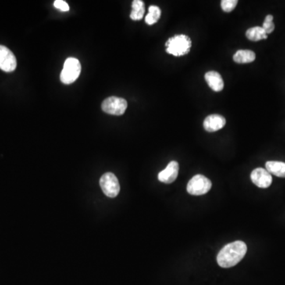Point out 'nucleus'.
<instances>
[{
    "label": "nucleus",
    "mask_w": 285,
    "mask_h": 285,
    "mask_svg": "<svg viewBox=\"0 0 285 285\" xmlns=\"http://www.w3.org/2000/svg\"><path fill=\"white\" fill-rule=\"evenodd\" d=\"M212 188V182L202 175L193 176L188 182L187 192L193 196L206 194Z\"/></svg>",
    "instance_id": "20e7f679"
},
{
    "label": "nucleus",
    "mask_w": 285,
    "mask_h": 285,
    "mask_svg": "<svg viewBox=\"0 0 285 285\" xmlns=\"http://www.w3.org/2000/svg\"><path fill=\"white\" fill-rule=\"evenodd\" d=\"M126 100L118 97H109L104 100L101 104V109L104 112L115 116H122L127 109Z\"/></svg>",
    "instance_id": "39448f33"
},
{
    "label": "nucleus",
    "mask_w": 285,
    "mask_h": 285,
    "mask_svg": "<svg viewBox=\"0 0 285 285\" xmlns=\"http://www.w3.org/2000/svg\"><path fill=\"white\" fill-rule=\"evenodd\" d=\"M265 167L270 175L279 178H285V162L269 161L265 163Z\"/></svg>",
    "instance_id": "f8f14e48"
},
{
    "label": "nucleus",
    "mask_w": 285,
    "mask_h": 285,
    "mask_svg": "<svg viewBox=\"0 0 285 285\" xmlns=\"http://www.w3.org/2000/svg\"><path fill=\"white\" fill-rule=\"evenodd\" d=\"M81 72V65L76 58L70 57L65 61L61 74V80L65 84H72L79 78Z\"/></svg>",
    "instance_id": "7ed1b4c3"
},
{
    "label": "nucleus",
    "mask_w": 285,
    "mask_h": 285,
    "mask_svg": "<svg viewBox=\"0 0 285 285\" xmlns=\"http://www.w3.org/2000/svg\"><path fill=\"white\" fill-rule=\"evenodd\" d=\"M54 7L61 11H69V6L64 0H55L54 2Z\"/></svg>",
    "instance_id": "6ab92c4d"
},
{
    "label": "nucleus",
    "mask_w": 285,
    "mask_h": 285,
    "mask_svg": "<svg viewBox=\"0 0 285 285\" xmlns=\"http://www.w3.org/2000/svg\"><path fill=\"white\" fill-rule=\"evenodd\" d=\"M255 59V53L251 50H239L233 56L234 61L237 64H249Z\"/></svg>",
    "instance_id": "ddd939ff"
},
{
    "label": "nucleus",
    "mask_w": 285,
    "mask_h": 285,
    "mask_svg": "<svg viewBox=\"0 0 285 285\" xmlns=\"http://www.w3.org/2000/svg\"><path fill=\"white\" fill-rule=\"evenodd\" d=\"M272 20H273V16H272V15H267V16L265 17L262 28H263V30H265L267 34L272 33L273 30H274L275 25L274 23L272 22Z\"/></svg>",
    "instance_id": "f3484780"
},
{
    "label": "nucleus",
    "mask_w": 285,
    "mask_h": 285,
    "mask_svg": "<svg viewBox=\"0 0 285 285\" xmlns=\"http://www.w3.org/2000/svg\"><path fill=\"white\" fill-rule=\"evenodd\" d=\"M204 79L206 80L210 88L214 90L215 92H219L223 90L224 83H223L222 76L218 72H213V71L207 72L204 76Z\"/></svg>",
    "instance_id": "9b49d317"
},
{
    "label": "nucleus",
    "mask_w": 285,
    "mask_h": 285,
    "mask_svg": "<svg viewBox=\"0 0 285 285\" xmlns=\"http://www.w3.org/2000/svg\"><path fill=\"white\" fill-rule=\"evenodd\" d=\"M100 186L107 197H116L119 193L121 187L118 178L112 173H105L100 179Z\"/></svg>",
    "instance_id": "423d86ee"
},
{
    "label": "nucleus",
    "mask_w": 285,
    "mask_h": 285,
    "mask_svg": "<svg viewBox=\"0 0 285 285\" xmlns=\"http://www.w3.org/2000/svg\"><path fill=\"white\" fill-rule=\"evenodd\" d=\"M161 17V10L160 8L157 7V6H150L149 9H148V14L145 18V22L147 25L151 26L156 23Z\"/></svg>",
    "instance_id": "dca6fc26"
},
{
    "label": "nucleus",
    "mask_w": 285,
    "mask_h": 285,
    "mask_svg": "<svg viewBox=\"0 0 285 285\" xmlns=\"http://www.w3.org/2000/svg\"><path fill=\"white\" fill-rule=\"evenodd\" d=\"M237 0H223L221 1V8L225 12H231L237 6Z\"/></svg>",
    "instance_id": "a211bd4d"
},
{
    "label": "nucleus",
    "mask_w": 285,
    "mask_h": 285,
    "mask_svg": "<svg viewBox=\"0 0 285 285\" xmlns=\"http://www.w3.org/2000/svg\"><path fill=\"white\" fill-rule=\"evenodd\" d=\"M132 12L130 18L134 21L141 20L145 13V6L144 3L141 0H134L132 4Z\"/></svg>",
    "instance_id": "4468645a"
},
{
    "label": "nucleus",
    "mask_w": 285,
    "mask_h": 285,
    "mask_svg": "<svg viewBox=\"0 0 285 285\" xmlns=\"http://www.w3.org/2000/svg\"><path fill=\"white\" fill-rule=\"evenodd\" d=\"M204 128L207 132L213 133L220 130L226 125V119L219 114H212L207 117L204 121Z\"/></svg>",
    "instance_id": "9d476101"
},
{
    "label": "nucleus",
    "mask_w": 285,
    "mask_h": 285,
    "mask_svg": "<svg viewBox=\"0 0 285 285\" xmlns=\"http://www.w3.org/2000/svg\"><path fill=\"white\" fill-rule=\"evenodd\" d=\"M179 165L176 161H171L163 170L158 174V179L161 182L170 184L173 183L179 175Z\"/></svg>",
    "instance_id": "1a4fd4ad"
},
{
    "label": "nucleus",
    "mask_w": 285,
    "mask_h": 285,
    "mask_svg": "<svg viewBox=\"0 0 285 285\" xmlns=\"http://www.w3.org/2000/svg\"><path fill=\"white\" fill-rule=\"evenodd\" d=\"M17 67L16 57L9 48L0 45V69L6 72H12Z\"/></svg>",
    "instance_id": "0eeeda50"
},
{
    "label": "nucleus",
    "mask_w": 285,
    "mask_h": 285,
    "mask_svg": "<svg viewBox=\"0 0 285 285\" xmlns=\"http://www.w3.org/2000/svg\"><path fill=\"white\" fill-rule=\"evenodd\" d=\"M246 36L250 41H258L264 39H267L268 34L265 33L263 28L260 26H256L249 29L246 33Z\"/></svg>",
    "instance_id": "2eb2a0df"
},
{
    "label": "nucleus",
    "mask_w": 285,
    "mask_h": 285,
    "mask_svg": "<svg viewBox=\"0 0 285 285\" xmlns=\"http://www.w3.org/2000/svg\"><path fill=\"white\" fill-rule=\"evenodd\" d=\"M250 179L254 185L262 189L269 187L272 182V175L266 169L263 168H256L254 169L250 175Z\"/></svg>",
    "instance_id": "6e6552de"
},
{
    "label": "nucleus",
    "mask_w": 285,
    "mask_h": 285,
    "mask_svg": "<svg viewBox=\"0 0 285 285\" xmlns=\"http://www.w3.org/2000/svg\"><path fill=\"white\" fill-rule=\"evenodd\" d=\"M191 46V39L184 34L174 36L166 43V52L175 56H182L189 53Z\"/></svg>",
    "instance_id": "f03ea898"
},
{
    "label": "nucleus",
    "mask_w": 285,
    "mask_h": 285,
    "mask_svg": "<svg viewBox=\"0 0 285 285\" xmlns=\"http://www.w3.org/2000/svg\"><path fill=\"white\" fill-rule=\"evenodd\" d=\"M247 247L243 241H236L226 245L217 255V262L222 268H231L237 265L247 254Z\"/></svg>",
    "instance_id": "f257e3e1"
}]
</instances>
